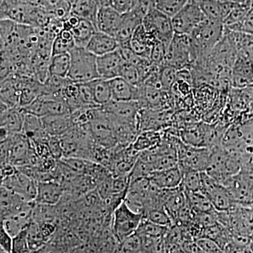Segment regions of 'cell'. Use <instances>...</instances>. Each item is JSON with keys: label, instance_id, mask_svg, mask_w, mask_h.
<instances>
[{"label": "cell", "instance_id": "1", "mask_svg": "<svg viewBox=\"0 0 253 253\" xmlns=\"http://www.w3.org/2000/svg\"><path fill=\"white\" fill-rule=\"evenodd\" d=\"M38 160L33 142L22 132L9 134L1 141V165L11 164L16 168L35 166Z\"/></svg>", "mask_w": 253, "mask_h": 253}, {"label": "cell", "instance_id": "2", "mask_svg": "<svg viewBox=\"0 0 253 253\" xmlns=\"http://www.w3.org/2000/svg\"><path fill=\"white\" fill-rule=\"evenodd\" d=\"M71 68L67 79L75 84L89 83L99 78L97 56L86 48L76 46L71 51Z\"/></svg>", "mask_w": 253, "mask_h": 253}, {"label": "cell", "instance_id": "3", "mask_svg": "<svg viewBox=\"0 0 253 253\" xmlns=\"http://www.w3.org/2000/svg\"><path fill=\"white\" fill-rule=\"evenodd\" d=\"M225 34V26L221 21L207 19L191 33V43L196 57L210 54Z\"/></svg>", "mask_w": 253, "mask_h": 253}, {"label": "cell", "instance_id": "4", "mask_svg": "<svg viewBox=\"0 0 253 253\" xmlns=\"http://www.w3.org/2000/svg\"><path fill=\"white\" fill-rule=\"evenodd\" d=\"M234 203L244 207L253 206V163L244 165L224 185Z\"/></svg>", "mask_w": 253, "mask_h": 253}, {"label": "cell", "instance_id": "5", "mask_svg": "<svg viewBox=\"0 0 253 253\" xmlns=\"http://www.w3.org/2000/svg\"><path fill=\"white\" fill-rule=\"evenodd\" d=\"M178 154V166L181 169L206 172L211 158V150L208 148L196 147L183 142L176 141Z\"/></svg>", "mask_w": 253, "mask_h": 253}, {"label": "cell", "instance_id": "6", "mask_svg": "<svg viewBox=\"0 0 253 253\" xmlns=\"http://www.w3.org/2000/svg\"><path fill=\"white\" fill-rule=\"evenodd\" d=\"M143 218L142 214L131 211L124 201L112 214V228L115 237L122 244L123 241L136 234Z\"/></svg>", "mask_w": 253, "mask_h": 253}, {"label": "cell", "instance_id": "7", "mask_svg": "<svg viewBox=\"0 0 253 253\" xmlns=\"http://www.w3.org/2000/svg\"><path fill=\"white\" fill-rule=\"evenodd\" d=\"M142 24L150 35L169 47L175 35L172 18L152 6L144 16Z\"/></svg>", "mask_w": 253, "mask_h": 253}, {"label": "cell", "instance_id": "8", "mask_svg": "<svg viewBox=\"0 0 253 253\" xmlns=\"http://www.w3.org/2000/svg\"><path fill=\"white\" fill-rule=\"evenodd\" d=\"M200 192L209 199L217 212H229L237 206L225 186L214 180L206 172H201Z\"/></svg>", "mask_w": 253, "mask_h": 253}, {"label": "cell", "instance_id": "9", "mask_svg": "<svg viewBox=\"0 0 253 253\" xmlns=\"http://www.w3.org/2000/svg\"><path fill=\"white\" fill-rule=\"evenodd\" d=\"M194 47L190 36L174 35L163 66H170L177 70L196 59Z\"/></svg>", "mask_w": 253, "mask_h": 253}, {"label": "cell", "instance_id": "10", "mask_svg": "<svg viewBox=\"0 0 253 253\" xmlns=\"http://www.w3.org/2000/svg\"><path fill=\"white\" fill-rule=\"evenodd\" d=\"M155 187L149 178L130 181L125 203L131 211L144 216Z\"/></svg>", "mask_w": 253, "mask_h": 253}, {"label": "cell", "instance_id": "11", "mask_svg": "<svg viewBox=\"0 0 253 253\" xmlns=\"http://www.w3.org/2000/svg\"><path fill=\"white\" fill-rule=\"evenodd\" d=\"M89 126L96 144L105 148L117 146L114 125L107 113L101 109V106L96 109L94 117L89 123Z\"/></svg>", "mask_w": 253, "mask_h": 253}, {"label": "cell", "instance_id": "12", "mask_svg": "<svg viewBox=\"0 0 253 253\" xmlns=\"http://www.w3.org/2000/svg\"><path fill=\"white\" fill-rule=\"evenodd\" d=\"M206 19L207 17L199 4L189 2L172 18L174 33L191 36L194 30Z\"/></svg>", "mask_w": 253, "mask_h": 253}, {"label": "cell", "instance_id": "13", "mask_svg": "<svg viewBox=\"0 0 253 253\" xmlns=\"http://www.w3.org/2000/svg\"><path fill=\"white\" fill-rule=\"evenodd\" d=\"M113 123H126L137 126V118L143 109L138 101H117L111 100L101 106ZM138 127V126H137Z\"/></svg>", "mask_w": 253, "mask_h": 253}, {"label": "cell", "instance_id": "14", "mask_svg": "<svg viewBox=\"0 0 253 253\" xmlns=\"http://www.w3.org/2000/svg\"><path fill=\"white\" fill-rule=\"evenodd\" d=\"M38 181L18 169L14 174L1 181V186L11 190L30 202H34L38 193Z\"/></svg>", "mask_w": 253, "mask_h": 253}, {"label": "cell", "instance_id": "15", "mask_svg": "<svg viewBox=\"0 0 253 253\" xmlns=\"http://www.w3.org/2000/svg\"><path fill=\"white\" fill-rule=\"evenodd\" d=\"M112 100L117 101H138L140 103L143 98L141 86H136L121 77L113 78L109 81Z\"/></svg>", "mask_w": 253, "mask_h": 253}, {"label": "cell", "instance_id": "16", "mask_svg": "<svg viewBox=\"0 0 253 253\" xmlns=\"http://www.w3.org/2000/svg\"><path fill=\"white\" fill-rule=\"evenodd\" d=\"M125 61L119 48L116 51L97 57V70L100 78L110 80L120 77Z\"/></svg>", "mask_w": 253, "mask_h": 253}, {"label": "cell", "instance_id": "17", "mask_svg": "<svg viewBox=\"0 0 253 253\" xmlns=\"http://www.w3.org/2000/svg\"><path fill=\"white\" fill-rule=\"evenodd\" d=\"M25 113L22 108H9L1 101V128L9 134L21 133L24 125Z\"/></svg>", "mask_w": 253, "mask_h": 253}, {"label": "cell", "instance_id": "18", "mask_svg": "<svg viewBox=\"0 0 253 253\" xmlns=\"http://www.w3.org/2000/svg\"><path fill=\"white\" fill-rule=\"evenodd\" d=\"M64 194V187L58 181H42L38 182V193L35 202L56 206L59 204Z\"/></svg>", "mask_w": 253, "mask_h": 253}, {"label": "cell", "instance_id": "19", "mask_svg": "<svg viewBox=\"0 0 253 253\" xmlns=\"http://www.w3.org/2000/svg\"><path fill=\"white\" fill-rule=\"evenodd\" d=\"M122 18L123 14H120L109 5L99 7L96 19V30L113 37Z\"/></svg>", "mask_w": 253, "mask_h": 253}, {"label": "cell", "instance_id": "20", "mask_svg": "<svg viewBox=\"0 0 253 253\" xmlns=\"http://www.w3.org/2000/svg\"><path fill=\"white\" fill-rule=\"evenodd\" d=\"M151 182L160 189H173L181 186L182 173L179 166L155 171L149 176Z\"/></svg>", "mask_w": 253, "mask_h": 253}, {"label": "cell", "instance_id": "21", "mask_svg": "<svg viewBox=\"0 0 253 253\" xmlns=\"http://www.w3.org/2000/svg\"><path fill=\"white\" fill-rule=\"evenodd\" d=\"M162 190L163 206L174 224L178 214L188 204L185 191L181 185L175 189Z\"/></svg>", "mask_w": 253, "mask_h": 253}, {"label": "cell", "instance_id": "22", "mask_svg": "<svg viewBox=\"0 0 253 253\" xmlns=\"http://www.w3.org/2000/svg\"><path fill=\"white\" fill-rule=\"evenodd\" d=\"M157 41L158 40L150 35L141 24L133 34L129 42V47L138 56L150 59L153 46Z\"/></svg>", "mask_w": 253, "mask_h": 253}, {"label": "cell", "instance_id": "23", "mask_svg": "<svg viewBox=\"0 0 253 253\" xmlns=\"http://www.w3.org/2000/svg\"><path fill=\"white\" fill-rule=\"evenodd\" d=\"M119 46V43L116 38L106 33L96 31L88 42L86 49L98 57L116 51Z\"/></svg>", "mask_w": 253, "mask_h": 253}, {"label": "cell", "instance_id": "24", "mask_svg": "<svg viewBox=\"0 0 253 253\" xmlns=\"http://www.w3.org/2000/svg\"><path fill=\"white\" fill-rule=\"evenodd\" d=\"M196 4L199 5L208 19L223 23L234 5L222 0H199Z\"/></svg>", "mask_w": 253, "mask_h": 253}, {"label": "cell", "instance_id": "25", "mask_svg": "<svg viewBox=\"0 0 253 253\" xmlns=\"http://www.w3.org/2000/svg\"><path fill=\"white\" fill-rule=\"evenodd\" d=\"M42 118L46 132L49 136L61 137L74 126L71 114L55 115Z\"/></svg>", "mask_w": 253, "mask_h": 253}, {"label": "cell", "instance_id": "26", "mask_svg": "<svg viewBox=\"0 0 253 253\" xmlns=\"http://www.w3.org/2000/svg\"><path fill=\"white\" fill-rule=\"evenodd\" d=\"M33 219V208L23 212L11 214L1 219V223L5 229V230L14 237L19 234L21 231L27 229L28 226L31 224Z\"/></svg>", "mask_w": 253, "mask_h": 253}, {"label": "cell", "instance_id": "27", "mask_svg": "<svg viewBox=\"0 0 253 253\" xmlns=\"http://www.w3.org/2000/svg\"><path fill=\"white\" fill-rule=\"evenodd\" d=\"M22 133L33 143L47 141L49 138L44 129L42 118L28 113H25Z\"/></svg>", "mask_w": 253, "mask_h": 253}, {"label": "cell", "instance_id": "28", "mask_svg": "<svg viewBox=\"0 0 253 253\" xmlns=\"http://www.w3.org/2000/svg\"><path fill=\"white\" fill-rule=\"evenodd\" d=\"M209 129L210 126L206 124H197L189 126L181 132V141L196 147L208 148Z\"/></svg>", "mask_w": 253, "mask_h": 253}, {"label": "cell", "instance_id": "29", "mask_svg": "<svg viewBox=\"0 0 253 253\" xmlns=\"http://www.w3.org/2000/svg\"><path fill=\"white\" fill-rule=\"evenodd\" d=\"M99 9L94 0H76L71 4V14L81 19L91 21L96 26V16Z\"/></svg>", "mask_w": 253, "mask_h": 253}, {"label": "cell", "instance_id": "30", "mask_svg": "<svg viewBox=\"0 0 253 253\" xmlns=\"http://www.w3.org/2000/svg\"><path fill=\"white\" fill-rule=\"evenodd\" d=\"M43 11L63 21L71 14V6L66 0H40L38 4Z\"/></svg>", "mask_w": 253, "mask_h": 253}, {"label": "cell", "instance_id": "31", "mask_svg": "<svg viewBox=\"0 0 253 253\" xmlns=\"http://www.w3.org/2000/svg\"><path fill=\"white\" fill-rule=\"evenodd\" d=\"M86 83L90 86L95 103L98 106H104L112 100L111 86L108 80L99 78Z\"/></svg>", "mask_w": 253, "mask_h": 253}, {"label": "cell", "instance_id": "32", "mask_svg": "<svg viewBox=\"0 0 253 253\" xmlns=\"http://www.w3.org/2000/svg\"><path fill=\"white\" fill-rule=\"evenodd\" d=\"M162 135L158 131H141L132 144L133 149L137 152L154 149L162 142Z\"/></svg>", "mask_w": 253, "mask_h": 253}, {"label": "cell", "instance_id": "33", "mask_svg": "<svg viewBox=\"0 0 253 253\" xmlns=\"http://www.w3.org/2000/svg\"><path fill=\"white\" fill-rule=\"evenodd\" d=\"M76 46L72 31L63 29L56 35L51 44V56L66 54Z\"/></svg>", "mask_w": 253, "mask_h": 253}, {"label": "cell", "instance_id": "34", "mask_svg": "<svg viewBox=\"0 0 253 253\" xmlns=\"http://www.w3.org/2000/svg\"><path fill=\"white\" fill-rule=\"evenodd\" d=\"M96 31L97 30L94 23L81 19L78 26L72 31L76 46L86 48L88 42Z\"/></svg>", "mask_w": 253, "mask_h": 253}, {"label": "cell", "instance_id": "35", "mask_svg": "<svg viewBox=\"0 0 253 253\" xmlns=\"http://www.w3.org/2000/svg\"><path fill=\"white\" fill-rule=\"evenodd\" d=\"M71 68L69 53L52 56L50 59L49 74L51 76L67 78Z\"/></svg>", "mask_w": 253, "mask_h": 253}, {"label": "cell", "instance_id": "36", "mask_svg": "<svg viewBox=\"0 0 253 253\" xmlns=\"http://www.w3.org/2000/svg\"><path fill=\"white\" fill-rule=\"evenodd\" d=\"M188 204L194 213L214 212L215 209L209 199L202 193L185 191Z\"/></svg>", "mask_w": 253, "mask_h": 253}, {"label": "cell", "instance_id": "37", "mask_svg": "<svg viewBox=\"0 0 253 253\" xmlns=\"http://www.w3.org/2000/svg\"><path fill=\"white\" fill-rule=\"evenodd\" d=\"M58 215L56 206L38 204L34 201L33 207V219L38 224L54 222Z\"/></svg>", "mask_w": 253, "mask_h": 253}, {"label": "cell", "instance_id": "38", "mask_svg": "<svg viewBox=\"0 0 253 253\" xmlns=\"http://www.w3.org/2000/svg\"><path fill=\"white\" fill-rule=\"evenodd\" d=\"M144 218L157 225L164 227H172L174 224L172 218L164 208H155L148 210L144 213Z\"/></svg>", "mask_w": 253, "mask_h": 253}, {"label": "cell", "instance_id": "39", "mask_svg": "<svg viewBox=\"0 0 253 253\" xmlns=\"http://www.w3.org/2000/svg\"><path fill=\"white\" fill-rule=\"evenodd\" d=\"M27 231L28 246L31 251H39L47 242L42 233L39 224L36 221H32Z\"/></svg>", "mask_w": 253, "mask_h": 253}, {"label": "cell", "instance_id": "40", "mask_svg": "<svg viewBox=\"0 0 253 253\" xmlns=\"http://www.w3.org/2000/svg\"><path fill=\"white\" fill-rule=\"evenodd\" d=\"M182 181L181 186L188 192H198L201 189V172L198 171L184 169L181 170Z\"/></svg>", "mask_w": 253, "mask_h": 253}, {"label": "cell", "instance_id": "41", "mask_svg": "<svg viewBox=\"0 0 253 253\" xmlns=\"http://www.w3.org/2000/svg\"><path fill=\"white\" fill-rule=\"evenodd\" d=\"M189 2V0H158L155 7L172 18Z\"/></svg>", "mask_w": 253, "mask_h": 253}, {"label": "cell", "instance_id": "42", "mask_svg": "<svg viewBox=\"0 0 253 253\" xmlns=\"http://www.w3.org/2000/svg\"><path fill=\"white\" fill-rule=\"evenodd\" d=\"M251 8H252V5L251 4H234L230 12L224 21L225 27H231L241 22Z\"/></svg>", "mask_w": 253, "mask_h": 253}, {"label": "cell", "instance_id": "43", "mask_svg": "<svg viewBox=\"0 0 253 253\" xmlns=\"http://www.w3.org/2000/svg\"><path fill=\"white\" fill-rule=\"evenodd\" d=\"M120 77L136 86H140L143 84L142 78L139 69L130 63L125 61L121 68Z\"/></svg>", "mask_w": 253, "mask_h": 253}, {"label": "cell", "instance_id": "44", "mask_svg": "<svg viewBox=\"0 0 253 253\" xmlns=\"http://www.w3.org/2000/svg\"><path fill=\"white\" fill-rule=\"evenodd\" d=\"M177 78V71L170 66H163L160 73V81L164 90H169Z\"/></svg>", "mask_w": 253, "mask_h": 253}, {"label": "cell", "instance_id": "45", "mask_svg": "<svg viewBox=\"0 0 253 253\" xmlns=\"http://www.w3.org/2000/svg\"><path fill=\"white\" fill-rule=\"evenodd\" d=\"M27 229L13 237L11 253H28L31 251L28 246Z\"/></svg>", "mask_w": 253, "mask_h": 253}, {"label": "cell", "instance_id": "46", "mask_svg": "<svg viewBox=\"0 0 253 253\" xmlns=\"http://www.w3.org/2000/svg\"><path fill=\"white\" fill-rule=\"evenodd\" d=\"M226 28L231 31L253 35V5L249 12L241 22L238 23L235 26H231V27Z\"/></svg>", "mask_w": 253, "mask_h": 253}, {"label": "cell", "instance_id": "47", "mask_svg": "<svg viewBox=\"0 0 253 253\" xmlns=\"http://www.w3.org/2000/svg\"><path fill=\"white\" fill-rule=\"evenodd\" d=\"M137 2L138 0H109V6L120 14H125L134 9Z\"/></svg>", "mask_w": 253, "mask_h": 253}, {"label": "cell", "instance_id": "48", "mask_svg": "<svg viewBox=\"0 0 253 253\" xmlns=\"http://www.w3.org/2000/svg\"><path fill=\"white\" fill-rule=\"evenodd\" d=\"M12 244V236L5 230L2 224H0V246H1V249L4 250L6 252L11 253Z\"/></svg>", "mask_w": 253, "mask_h": 253}, {"label": "cell", "instance_id": "49", "mask_svg": "<svg viewBox=\"0 0 253 253\" xmlns=\"http://www.w3.org/2000/svg\"><path fill=\"white\" fill-rule=\"evenodd\" d=\"M222 1H227V2L232 3L236 4H251L249 0H222ZM253 6V5H252Z\"/></svg>", "mask_w": 253, "mask_h": 253}, {"label": "cell", "instance_id": "50", "mask_svg": "<svg viewBox=\"0 0 253 253\" xmlns=\"http://www.w3.org/2000/svg\"><path fill=\"white\" fill-rule=\"evenodd\" d=\"M94 1L99 7H102V6L109 5V0H94Z\"/></svg>", "mask_w": 253, "mask_h": 253}, {"label": "cell", "instance_id": "51", "mask_svg": "<svg viewBox=\"0 0 253 253\" xmlns=\"http://www.w3.org/2000/svg\"><path fill=\"white\" fill-rule=\"evenodd\" d=\"M22 1H26V2L28 3H31V4H38L40 0H22Z\"/></svg>", "mask_w": 253, "mask_h": 253}, {"label": "cell", "instance_id": "52", "mask_svg": "<svg viewBox=\"0 0 253 253\" xmlns=\"http://www.w3.org/2000/svg\"><path fill=\"white\" fill-rule=\"evenodd\" d=\"M67 2L69 3L70 4H72L73 2H74L76 0H66Z\"/></svg>", "mask_w": 253, "mask_h": 253}, {"label": "cell", "instance_id": "53", "mask_svg": "<svg viewBox=\"0 0 253 253\" xmlns=\"http://www.w3.org/2000/svg\"><path fill=\"white\" fill-rule=\"evenodd\" d=\"M199 0H189V2H194L196 3Z\"/></svg>", "mask_w": 253, "mask_h": 253}, {"label": "cell", "instance_id": "54", "mask_svg": "<svg viewBox=\"0 0 253 253\" xmlns=\"http://www.w3.org/2000/svg\"><path fill=\"white\" fill-rule=\"evenodd\" d=\"M0 253H9L6 252V251H4V250L0 249Z\"/></svg>", "mask_w": 253, "mask_h": 253}, {"label": "cell", "instance_id": "55", "mask_svg": "<svg viewBox=\"0 0 253 253\" xmlns=\"http://www.w3.org/2000/svg\"><path fill=\"white\" fill-rule=\"evenodd\" d=\"M250 1V2L251 3V4H252V5L253 4V0H249Z\"/></svg>", "mask_w": 253, "mask_h": 253}]
</instances>
